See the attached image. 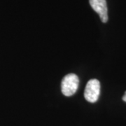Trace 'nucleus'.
<instances>
[{
  "label": "nucleus",
  "instance_id": "f257e3e1",
  "mask_svg": "<svg viewBox=\"0 0 126 126\" xmlns=\"http://www.w3.org/2000/svg\"><path fill=\"white\" fill-rule=\"evenodd\" d=\"M79 79L74 74H69L63 78L61 83L62 93L67 97H70L77 92Z\"/></svg>",
  "mask_w": 126,
  "mask_h": 126
},
{
  "label": "nucleus",
  "instance_id": "f03ea898",
  "mask_svg": "<svg viewBox=\"0 0 126 126\" xmlns=\"http://www.w3.org/2000/svg\"><path fill=\"white\" fill-rule=\"evenodd\" d=\"M100 93V83L97 79H90L87 83L84 91L85 99L91 103L96 102Z\"/></svg>",
  "mask_w": 126,
  "mask_h": 126
},
{
  "label": "nucleus",
  "instance_id": "7ed1b4c3",
  "mask_svg": "<svg viewBox=\"0 0 126 126\" xmlns=\"http://www.w3.org/2000/svg\"><path fill=\"white\" fill-rule=\"evenodd\" d=\"M89 3L92 9L99 14L102 22L107 23L108 21V9L106 0H89Z\"/></svg>",
  "mask_w": 126,
  "mask_h": 126
},
{
  "label": "nucleus",
  "instance_id": "20e7f679",
  "mask_svg": "<svg viewBox=\"0 0 126 126\" xmlns=\"http://www.w3.org/2000/svg\"><path fill=\"white\" fill-rule=\"evenodd\" d=\"M123 100L126 102V93H125V94H124V95H123Z\"/></svg>",
  "mask_w": 126,
  "mask_h": 126
}]
</instances>
